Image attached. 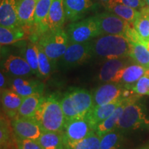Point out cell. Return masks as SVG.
Instances as JSON below:
<instances>
[{"instance_id":"1","label":"cell","mask_w":149,"mask_h":149,"mask_svg":"<svg viewBox=\"0 0 149 149\" xmlns=\"http://www.w3.org/2000/svg\"><path fill=\"white\" fill-rule=\"evenodd\" d=\"M33 119L44 132H63L66 124L60 100L54 95L42 96Z\"/></svg>"},{"instance_id":"2","label":"cell","mask_w":149,"mask_h":149,"mask_svg":"<svg viewBox=\"0 0 149 149\" xmlns=\"http://www.w3.org/2000/svg\"><path fill=\"white\" fill-rule=\"evenodd\" d=\"M139 95L132 97L124 108L117 129L123 133L149 128V116L146 105L139 100Z\"/></svg>"},{"instance_id":"3","label":"cell","mask_w":149,"mask_h":149,"mask_svg":"<svg viewBox=\"0 0 149 149\" xmlns=\"http://www.w3.org/2000/svg\"><path fill=\"white\" fill-rule=\"evenodd\" d=\"M93 57L111 59L129 57L130 42L122 35H102L92 42Z\"/></svg>"},{"instance_id":"4","label":"cell","mask_w":149,"mask_h":149,"mask_svg":"<svg viewBox=\"0 0 149 149\" xmlns=\"http://www.w3.org/2000/svg\"><path fill=\"white\" fill-rule=\"evenodd\" d=\"M69 43L66 32L61 29L42 33L37 44L45 52L55 66L64 54Z\"/></svg>"},{"instance_id":"5","label":"cell","mask_w":149,"mask_h":149,"mask_svg":"<svg viewBox=\"0 0 149 149\" xmlns=\"http://www.w3.org/2000/svg\"><path fill=\"white\" fill-rule=\"evenodd\" d=\"M70 43H84L89 42L102 35L95 16L73 22L66 29Z\"/></svg>"},{"instance_id":"6","label":"cell","mask_w":149,"mask_h":149,"mask_svg":"<svg viewBox=\"0 0 149 149\" xmlns=\"http://www.w3.org/2000/svg\"><path fill=\"white\" fill-rule=\"evenodd\" d=\"M93 57L92 42L69 43L59 64L63 68H70L80 66Z\"/></svg>"},{"instance_id":"7","label":"cell","mask_w":149,"mask_h":149,"mask_svg":"<svg viewBox=\"0 0 149 149\" xmlns=\"http://www.w3.org/2000/svg\"><path fill=\"white\" fill-rule=\"evenodd\" d=\"M102 35H122L126 37L130 24L120 17L108 11L95 15Z\"/></svg>"},{"instance_id":"8","label":"cell","mask_w":149,"mask_h":149,"mask_svg":"<svg viewBox=\"0 0 149 149\" xmlns=\"http://www.w3.org/2000/svg\"><path fill=\"white\" fill-rule=\"evenodd\" d=\"M86 117H80L66 122L63 135L64 144L77 142L95 132Z\"/></svg>"},{"instance_id":"9","label":"cell","mask_w":149,"mask_h":149,"mask_svg":"<svg viewBox=\"0 0 149 149\" xmlns=\"http://www.w3.org/2000/svg\"><path fill=\"white\" fill-rule=\"evenodd\" d=\"M126 87L119 83L107 82L97 87L93 93V108L123 100Z\"/></svg>"},{"instance_id":"10","label":"cell","mask_w":149,"mask_h":149,"mask_svg":"<svg viewBox=\"0 0 149 149\" xmlns=\"http://www.w3.org/2000/svg\"><path fill=\"white\" fill-rule=\"evenodd\" d=\"M15 138L37 141L44 133L38 123L33 118L15 117L11 120Z\"/></svg>"},{"instance_id":"11","label":"cell","mask_w":149,"mask_h":149,"mask_svg":"<svg viewBox=\"0 0 149 149\" xmlns=\"http://www.w3.org/2000/svg\"><path fill=\"white\" fill-rule=\"evenodd\" d=\"M64 0H53L44 23L39 27V31L44 33L48 31L61 29L66 19Z\"/></svg>"},{"instance_id":"12","label":"cell","mask_w":149,"mask_h":149,"mask_svg":"<svg viewBox=\"0 0 149 149\" xmlns=\"http://www.w3.org/2000/svg\"><path fill=\"white\" fill-rule=\"evenodd\" d=\"M130 57L107 59L99 71V81L102 83L113 82L120 70L133 63Z\"/></svg>"},{"instance_id":"13","label":"cell","mask_w":149,"mask_h":149,"mask_svg":"<svg viewBox=\"0 0 149 149\" xmlns=\"http://www.w3.org/2000/svg\"><path fill=\"white\" fill-rule=\"evenodd\" d=\"M64 6L66 19L72 22L78 21L96 8L92 0H64Z\"/></svg>"},{"instance_id":"14","label":"cell","mask_w":149,"mask_h":149,"mask_svg":"<svg viewBox=\"0 0 149 149\" xmlns=\"http://www.w3.org/2000/svg\"><path fill=\"white\" fill-rule=\"evenodd\" d=\"M10 88L22 97L34 94H42L44 91V84L38 81L26 77H14L10 81Z\"/></svg>"},{"instance_id":"15","label":"cell","mask_w":149,"mask_h":149,"mask_svg":"<svg viewBox=\"0 0 149 149\" xmlns=\"http://www.w3.org/2000/svg\"><path fill=\"white\" fill-rule=\"evenodd\" d=\"M0 24L7 28L22 27L19 21L16 0H1Z\"/></svg>"},{"instance_id":"16","label":"cell","mask_w":149,"mask_h":149,"mask_svg":"<svg viewBox=\"0 0 149 149\" xmlns=\"http://www.w3.org/2000/svg\"><path fill=\"white\" fill-rule=\"evenodd\" d=\"M146 70L141 65L131 63L120 70L113 82L121 84L126 88H131L132 86L144 75Z\"/></svg>"},{"instance_id":"17","label":"cell","mask_w":149,"mask_h":149,"mask_svg":"<svg viewBox=\"0 0 149 149\" xmlns=\"http://www.w3.org/2000/svg\"><path fill=\"white\" fill-rule=\"evenodd\" d=\"M4 70L14 77H27L33 74L32 68L24 57L10 55L3 64Z\"/></svg>"},{"instance_id":"18","label":"cell","mask_w":149,"mask_h":149,"mask_svg":"<svg viewBox=\"0 0 149 149\" xmlns=\"http://www.w3.org/2000/svg\"><path fill=\"white\" fill-rule=\"evenodd\" d=\"M24 97L12 89H3L1 91V103L7 117L14 119L17 116L19 109Z\"/></svg>"},{"instance_id":"19","label":"cell","mask_w":149,"mask_h":149,"mask_svg":"<svg viewBox=\"0 0 149 149\" xmlns=\"http://www.w3.org/2000/svg\"><path fill=\"white\" fill-rule=\"evenodd\" d=\"M68 93L79 117H84L93 108V94L88 91L81 88H74Z\"/></svg>"},{"instance_id":"20","label":"cell","mask_w":149,"mask_h":149,"mask_svg":"<svg viewBox=\"0 0 149 149\" xmlns=\"http://www.w3.org/2000/svg\"><path fill=\"white\" fill-rule=\"evenodd\" d=\"M122 100L92 108L85 117L90 122L92 127L95 129L99 124L111 116L117 107L120 105Z\"/></svg>"},{"instance_id":"21","label":"cell","mask_w":149,"mask_h":149,"mask_svg":"<svg viewBox=\"0 0 149 149\" xmlns=\"http://www.w3.org/2000/svg\"><path fill=\"white\" fill-rule=\"evenodd\" d=\"M131 97L128 99H123L120 105L117 107V109L112 113L111 116H109L108 118L106 119L105 120H104L103 122H102L96 126L95 128V130L96 133L100 137H102L104 134L109 133V132L116 128L119 120H120V117L123 113V111H124V108H125L126 105L127 104L129 100Z\"/></svg>"},{"instance_id":"22","label":"cell","mask_w":149,"mask_h":149,"mask_svg":"<svg viewBox=\"0 0 149 149\" xmlns=\"http://www.w3.org/2000/svg\"><path fill=\"white\" fill-rule=\"evenodd\" d=\"M38 0H18V18L22 26H31L34 24L35 10Z\"/></svg>"},{"instance_id":"23","label":"cell","mask_w":149,"mask_h":149,"mask_svg":"<svg viewBox=\"0 0 149 149\" xmlns=\"http://www.w3.org/2000/svg\"><path fill=\"white\" fill-rule=\"evenodd\" d=\"M105 8L107 10L115 14L131 24H133L140 14L139 10L117 2L115 0H110Z\"/></svg>"},{"instance_id":"24","label":"cell","mask_w":149,"mask_h":149,"mask_svg":"<svg viewBox=\"0 0 149 149\" xmlns=\"http://www.w3.org/2000/svg\"><path fill=\"white\" fill-rule=\"evenodd\" d=\"M42 94H34L24 97L17 117L33 118L42 100Z\"/></svg>"},{"instance_id":"25","label":"cell","mask_w":149,"mask_h":149,"mask_svg":"<svg viewBox=\"0 0 149 149\" xmlns=\"http://www.w3.org/2000/svg\"><path fill=\"white\" fill-rule=\"evenodd\" d=\"M37 141L43 149H66L63 132H44Z\"/></svg>"},{"instance_id":"26","label":"cell","mask_w":149,"mask_h":149,"mask_svg":"<svg viewBox=\"0 0 149 149\" xmlns=\"http://www.w3.org/2000/svg\"><path fill=\"white\" fill-rule=\"evenodd\" d=\"M146 43L130 42L129 57L132 59L133 62L141 65L146 69H148L149 51L146 48Z\"/></svg>"},{"instance_id":"27","label":"cell","mask_w":149,"mask_h":149,"mask_svg":"<svg viewBox=\"0 0 149 149\" xmlns=\"http://www.w3.org/2000/svg\"><path fill=\"white\" fill-rule=\"evenodd\" d=\"M124 143V133L115 128L102 136L100 149H123Z\"/></svg>"},{"instance_id":"28","label":"cell","mask_w":149,"mask_h":149,"mask_svg":"<svg viewBox=\"0 0 149 149\" xmlns=\"http://www.w3.org/2000/svg\"><path fill=\"white\" fill-rule=\"evenodd\" d=\"M25 31L22 27L7 28L0 26V44L1 46L10 45L23 40L25 37Z\"/></svg>"},{"instance_id":"29","label":"cell","mask_w":149,"mask_h":149,"mask_svg":"<svg viewBox=\"0 0 149 149\" xmlns=\"http://www.w3.org/2000/svg\"><path fill=\"white\" fill-rule=\"evenodd\" d=\"M140 14L133 22V26L145 42L149 40V6L141 8Z\"/></svg>"},{"instance_id":"30","label":"cell","mask_w":149,"mask_h":149,"mask_svg":"<svg viewBox=\"0 0 149 149\" xmlns=\"http://www.w3.org/2000/svg\"><path fill=\"white\" fill-rule=\"evenodd\" d=\"M23 57L32 68L33 74L39 76V48L37 44L30 42L22 51Z\"/></svg>"},{"instance_id":"31","label":"cell","mask_w":149,"mask_h":149,"mask_svg":"<svg viewBox=\"0 0 149 149\" xmlns=\"http://www.w3.org/2000/svg\"><path fill=\"white\" fill-rule=\"evenodd\" d=\"M101 137L93 132L88 137L73 144L65 145L66 149H100Z\"/></svg>"},{"instance_id":"32","label":"cell","mask_w":149,"mask_h":149,"mask_svg":"<svg viewBox=\"0 0 149 149\" xmlns=\"http://www.w3.org/2000/svg\"><path fill=\"white\" fill-rule=\"evenodd\" d=\"M53 0H38L35 10L34 24L40 27L45 22Z\"/></svg>"},{"instance_id":"33","label":"cell","mask_w":149,"mask_h":149,"mask_svg":"<svg viewBox=\"0 0 149 149\" xmlns=\"http://www.w3.org/2000/svg\"><path fill=\"white\" fill-rule=\"evenodd\" d=\"M60 103L65 119H66V122L74 120V119L80 118L69 93H66L64 95V97L60 100Z\"/></svg>"},{"instance_id":"34","label":"cell","mask_w":149,"mask_h":149,"mask_svg":"<svg viewBox=\"0 0 149 149\" xmlns=\"http://www.w3.org/2000/svg\"><path fill=\"white\" fill-rule=\"evenodd\" d=\"M38 45V44H37ZM39 48V76L41 78H47L51 75L54 65L51 59L43 49L38 45Z\"/></svg>"},{"instance_id":"35","label":"cell","mask_w":149,"mask_h":149,"mask_svg":"<svg viewBox=\"0 0 149 149\" xmlns=\"http://www.w3.org/2000/svg\"><path fill=\"white\" fill-rule=\"evenodd\" d=\"M1 129H0V144L1 148L8 146L10 143L11 134L13 131L11 124H8V121L1 116Z\"/></svg>"},{"instance_id":"36","label":"cell","mask_w":149,"mask_h":149,"mask_svg":"<svg viewBox=\"0 0 149 149\" xmlns=\"http://www.w3.org/2000/svg\"><path fill=\"white\" fill-rule=\"evenodd\" d=\"M131 89L139 95H149V77L145 75L141 77L132 86Z\"/></svg>"},{"instance_id":"37","label":"cell","mask_w":149,"mask_h":149,"mask_svg":"<svg viewBox=\"0 0 149 149\" xmlns=\"http://www.w3.org/2000/svg\"><path fill=\"white\" fill-rule=\"evenodd\" d=\"M15 141L19 148L21 149H43L41 145L35 140L15 139Z\"/></svg>"},{"instance_id":"38","label":"cell","mask_w":149,"mask_h":149,"mask_svg":"<svg viewBox=\"0 0 149 149\" xmlns=\"http://www.w3.org/2000/svg\"><path fill=\"white\" fill-rule=\"evenodd\" d=\"M118 3H121L128 6L136 9L137 10H140L141 8L146 6V3L144 0H115Z\"/></svg>"},{"instance_id":"39","label":"cell","mask_w":149,"mask_h":149,"mask_svg":"<svg viewBox=\"0 0 149 149\" xmlns=\"http://www.w3.org/2000/svg\"><path fill=\"white\" fill-rule=\"evenodd\" d=\"M6 86V77L4 74L2 72H1L0 74V87H1V90L5 89Z\"/></svg>"},{"instance_id":"40","label":"cell","mask_w":149,"mask_h":149,"mask_svg":"<svg viewBox=\"0 0 149 149\" xmlns=\"http://www.w3.org/2000/svg\"><path fill=\"white\" fill-rule=\"evenodd\" d=\"M98 1H100V2L101 3L104 7H106V6H107V3L109 2L110 0H98Z\"/></svg>"},{"instance_id":"41","label":"cell","mask_w":149,"mask_h":149,"mask_svg":"<svg viewBox=\"0 0 149 149\" xmlns=\"http://www.w3.org/2000/svg\"><path fill=\"white\" fill-rule=\"evenodd\" d=\"M137 149H149V145H146V146L140 147V148H137Z\"/></svg>"},{"instance_id":"42","label":"cell","mask_w":149,"mask_h":149,"mask_svg":"<svg viewBox=\"0 0 149 149\" xmlns=\"http://www.w3.org/2000/svg\"><path fill=\"white\" fill-rule=\"evenodd\" d=\"M12 149H21V148H19L17 145V143H16V141H15V146H13Z\"/></svg>"},{"instance_id":"43","label":"cell","mask_w":149,"mask_h":149,"mask_svg":"<svg viewBox=\"0 0 149 149\" xmlns=\"http://www.w3.org/2000/svg\"><path fill=\"white\" fill-rule=\"evenodd\" d=\"M144 75L146 76V77H149V68L146 70V72H145Z\"/></svg>"},{"instance_id":"44","label":"cell","mask_w":149,"mask_h":149,"mask_svg":"<svg viewBox=\"0 0 149 149\" xmlns=\"http://www.w3.org/2000/svg\"><path fill=\"white\" fill-rule=\"evenodd\" d=\"M146 46L147 49H148V51H149V40L147 41V42H146Z\"/></svg>"},{"instance_id":"45","label":"cell","mask_w":149,"mask_h":149,"mask_svg":"<svg viewBox=\"0 0 149 149\" xmlns=\"http://www.w3.org/2000/svg\"><path fill=\"white\" fill-rule=\"evenodd\" d=\"M146 3V4L147 5V6H149V0H144Z\"/></svg>"}]
</instances>
